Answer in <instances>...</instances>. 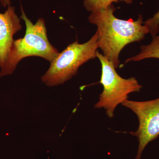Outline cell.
Listing matches in <instances>:
<instances>
[{
  "mask_svg": "<svg viewBox=\"0 0 159 159\" xmlns=\"http://www.w3.org/2000/svg\"><path fill=\"white\" fill-rule=\"evenodd\" d=\"M144 25L146 26L152 37L156 36L159 31V10L153 17L144 22Z\"/></svg>",
  "mask_w": 159,
  "mask_h": 159,
  "instance_id": "cell-9",
  "label": "cell"
},
{
  "mask_svg": "<svg viewBox=\"0 0 159 159\" xmlns=\"http://www.w3.org/2000/svg\"><path fill=\"white\" fill-rule=\"evenodd\" d=\"M20 11V18L25 23V34L24 37L13 41L5 66L1 69L0 77L13 74L20 61L25 57H40L51 63L59 53L49 41L44 20L40 18L33 24L22 6Z\"/></svg>",
  "mask_w": 159,
  "mask_h": 159,
  "instance_id": "cell-2",
  "label": "cell"
},
{
  "mask_svg": "<svg viewBox=\"0 0 159 159\" xmlns=\"http://www.w3.org/2000/svg\"><path fill=\"white\" fill-rule=\"evenodd\" d=\"M22 28L20 18L16 14L14 6H8L4 13L0 12V69L6 63L15 34Z\"/></svg>",
  "mask_w": 159,
  "mask_h": 159,
  "instance_id": "cell-6",
  "label": "cell"
},
{
  "mask_svg": "<svg viewBox=\"0 0 159 159\" xmlns=\"http://www.w3.org/2000/svg\"><path fill=\"white\" fill-rule=\"evenodd\" d=\"M118 2H123L126 4H130L133 0H84V6L87 11L93 12Z\"/></svg>",
  "mask_w": 159,
  "mask_h": 159,
  "instance_id": "cell-8",
  "label": "cell"
},
{
  "mask_svg": "<svg viewBox=\"0 0 159 159\" xmlns=\"http://www.w3.org/2000/svg\"><path fill=\"white\" fill-rule=\"evenodd\" d=\"M0 4L3 7L11 6V0H0Z\"/></svg>",
  "mask_w": 159,
  "mask_h": 159,
  "instance_id": "cell-10",
  "label": "cell"
},
{
  "mask_svg": "<svg viewBox=\"0 0 159 159\" xmlns=\"http://www.w3.org/2000/svg\"><path fill=\"white\" fill-rule=\"evenodd\" d=\"M149 58L159 59V35L154 36L151 43L147 45H142L138 55L127 58L125 64L131 61H139Z\"/></svg>",
  "mask_w": 159,
  "mask_h": 159,
  "instance_id": "cell-7",
  "label": "cell"
},
{
  "mask_svg": "<svg viewBox=\"0 0 159 159\" xmlns=\"http://www.w3.org/2000/svg\"><path fill=\"white\" fill-rule=\"evenodd\" d=\"M122 105L133 112L138 117V129L130 133L139 141L135 159H141L145 147L159 136V98L145 101L127 99Z\"/></svg>",
  "mask_w": 159,
  "mask_h": 159,
  "instance_id": "cell-5",
  "label": "cell"
},
{
  "mask_svg": "<svg viewBox=\"0 0 159 159\" xmlns=\"http://www.w3.org/2000/svg\"><path fill=\"white\" fill-rule=\"evenodd\" d=\"M116 10L113 4H111L91 12L89 21L98 28V44L103 52L102 55L117 68L120 63L119 54L122 49L128 44L144 39L148 31L143 25L141 15L135 21L119 19L114 15Z\"/></svg>",
  "mask_w": 159,
  "mask_h": 159,
  "instance_id": "cell-1",
  "label": "cell"
},
{
  "mask_svg": "<svg viewBox=\"0 0 159 159\" xmlns=\"http://www.w3.org/2000/svg\"><path fill=\"white\" fill-rule=\"evenodd\" d=\"M97 57L101 64L102 73L99 83L103 87V90L94 107L103 108L107 117L111 119L115 116L117 106L128 99L129 94L140 92L142 86L135 77L125 79L120 77L113 64L98 51Z\"/></svg>",
  "mask_w": 159,
  "mask_h": 159,
  "instance_id": "cell-4",
  "label": "cell"
},
{
  "mask_svg": "<svg viewBox=\"0 0 159 159\" xmlns=\"http://www.w3.org/2000/svg\"><path fill=\"white\" fill-rule=\"evenodd\" d=\"M98 34L97 31L88 41L80 44L76 40L50 63V67L41 77L43 83L49 87L61 85L77 74L80 66L97 57Z\"/></svg>",
  "mask_w": 159,
  "mask_h": 159,
  "instance_id": "cell-3",
  "label": "cell"
}]
</instances>
